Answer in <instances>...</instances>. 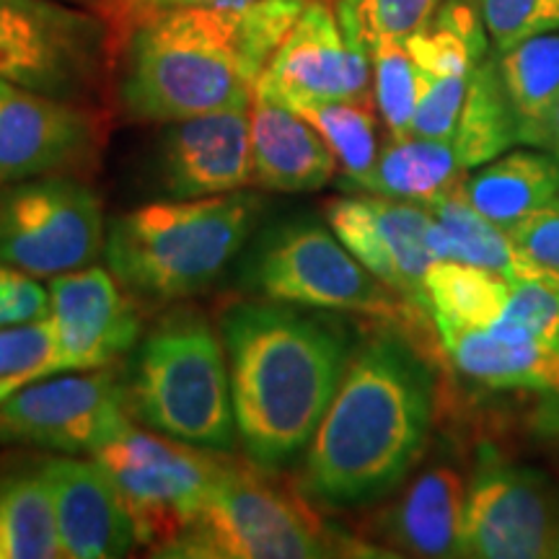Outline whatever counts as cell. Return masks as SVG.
<instances>
[{"label": "cell", "instance_id": "52a82bcc", "mask_svg": "<svg viewBox=\"0 0 559 559\" xmlns=\"http://www.w3.org/2000/svg\"><path fill=\"white\" fill-rule=\"evenodd\" d=\"M317 515L254 474L223 466L190 526L153 551L179 559H313L353 555Z\"/></svg>", "mask_w": 559, "mask_h": 559}, {"label": "cell", "instance_id": "4dcf8cb0", "mask_svg": "<svg viewBox=\"0 0 559 559\" xmlns=\"http://www.w3.org/2000/svg\"><path fill=\"white\" fill-rule=\"evenodd\" d=\"M492 332L508 337L559 342V272L536 264L528 275L510 280V300Z\"/></svg>", "mask_w": 559, "mask_h": 559}, {"label": "cell", "instance_id": "277c9868", "mask_svg": "<svg viewBox=\"0 0 559 559\" xmlns=\"http://www.w3.org/2000/svg\"><path fill=\"white\" fill-rule=\"evenodd\" d=\"M260 215V194L249 190L151 202L109 223L104 260L124 290L151 304L198 296L243 254Z\"/></svg>", "mask_w": 559, "mask_h": 559}, {"label": "cell", "instance_id": "7a4b0ae2", "mask_svg": "<svg viewBox=\"0 0 559 559\" xmlns=\"http://www.w3.org/2000/svg\"><path fill=\"white\" fill-rule=\"evenodd\" d=\"M243 453L283 472L309 451L358 349L353 326L277 300H241L221 317Z\"/></svg>", "mask_w": 559, "mask_h": 559}, {"label": "cell", "instance_id": "e0dca14e", "mask_svg": "<svg viewBox=\"0 0 559 559\" xmlns=\"http://www.w3.org/2000/svg\"><path fill=\"white\" fill-rule=\"evenodd\" d=\"M158 181L174 200L247 190L254 181L251 107L215 109L166 122L158 140Z\"/></svg>", "mask_w": 559, "mask_h": 559}, {"label": "cell", "instance_id": "e575fe53", "mask_svg": "<svg viewBox=\"0 0 559 559\" xmlns=\"http://www.w3.org/2000/svg\"><path fill=\"white\" fill-rule=\"evenodd\" d=\"M50 317V290L34 275L0 262V326L26 324Z\"/></svg>", "mask_w": 559, "mask_h": 559}, {"label": "cell", "instance_id": "603a6c76", "mask_svg": "<svg viewBox=\"0 0 559 559\" xmlns=\"http://www.w3.org/2000/svg\"><path fill=\"white\" fill-rule=\"evenodd\" d=\"M498 55L519 140L549 148L559 109V32L536 34Z\"/></svg>", "mask_w": 559, "mask_h": 559}, {"label": "cell", "instance_id": "ac0fdd59", "mask_svg": "<svg viewBox=\"0 0 559 559\" xmlns=\"http://www.w3.org/2000/svg\"><path fill=\"white\" fill-rule=\"evenodd\" d=\"M39 469L50 485L66 557L115 559L140 544L128 502L99 461L60 453Z\"/></svg>", "mask_w": 559, "mask_h": 559}, {"label": "cell", "instance_id": "4316f807", "mask_svg": "<svg viewBox=\"0 0 559 559\" xmlns=\"http://www.w3.org/2000/svg\"><path fill=\"white\" fill-rule=\"evenodd\" d=\"M58 513L45 474L19 469L0 477V559H60Z\"/></svg>", "mask_w": 559, "mask_h": 559}, {"label": "cell", "instance_id": "9a60e30c", "mask_svg": "<svg viewBox=\"0 0 559 559\" xmlns=\"http://www.w3.org/2000/svg\"><path fill=\"white\" fill-rule=\"evenodd\" d=\"M94 111L0 79V185L60 174L96 151Z\"/></svg>", "mask_w": 559, "mask_h": 559}, {"label": "cell", "instance_id": "484cf974", "mask_svg": "<svg viewBox=\"0 0 559 559\" xmlns=\"http://www.w3.org/2000/svg\"><path fill=\"white\" fill-rule=\"evenodd\" d=\"M451 143L464 171L487 164L521 143L519 124L502 83L500 55L487 52V58L474 68Z\"/></svg>", "mask_w": 559, "mask_h": 559}, {"label": "cell", "instance_id": "d4e9b609", "mask_svg": "<svg viewBox=\"0 0 559 559\" xmlns=\"http://www.w3.org/2000/svg\"><path fill=\"white\" fill-rule=\"evenodd\" d=\"M461 171L451 140L391 138L358 190L430 207L456 190Z\"/></svg>", "mask_w": 559, "mask_h": 559}, {"label": "cell", "instance_id": "cb8c5ba5", "mask_svg": "<svg viewBox=\"0 0 559 559\" xmlns=\"http://www.w3.org/2000/svg\"><path fill=\"white\" fill-rule=\"evenodd\" d=\"M430 210V249L436 260L464 262L474 267L500 272L508 280L528 275L536 267L523 260L510 241L508 230L487 221L472 202L464 198L461 185L456 190L432 202Z\"/></svg>", "mask_w": 559, "mask_h": 559}, {"label": "cell", "instance_id": "5bb4252c", "mask_svg": "<svg viewBox=\"0 0 559 559\" xmlns=\"http://www.w3.org/2000/svg\"><path fill=\"white\" fill-rule=\"evenodd\" d=\"M326 223L362 267L404 300L425 306V275L436 264L430 249V210L415 202L340 198L326 205Z\"/></svg>", "mask_w": 559, "mask_h": 559}, {"label": "cell", "instance_id": "6da1fadb", "mask_svg": "<svg viewBox=\"0 0 559 559\" xmlns=\"http://www.w3.org/2000/svg\"><path fill=\"white\" fill-rule=\"evenodd\" d=\"M436 415V373L396 330L362 340L306 451L300 492L324 510L373 506L423 456Z\"/></svg>", "mask_w": 559, "mask_h": 559}, {"label": "cell", "instance_id": "83f0119b", "mask_svg": "<svg viewBox=\"0 0 559 559\" xmlns=\"http://www.w3.org/2000/svg\"><path fill=\"white\" fill-rule=\"evenodd\" d=\"M508 300L510 280L500 272L438 260L425 275V304L436 324L489 330L502 319Z\"/></svg>", "mask_w": 559, "mask_h": 559}, {"label": "cell", "instance_id": "9c48e42d", "mask_svg": "<svg viewBox=\"0 0 559 559\" xmlns=\"http://www.w3.org/2000/svg\"><path fill=\"white\" fill-rule=\"evenodd\" d=\"M99 194L68 177L0 185V262L34 277L88 267L104 251Z\"/></svg>", "mask_w": 559, "mask_h": 559}, {"label": "cell", "instance_id": "2e32d148", "mask_svg": "<svg viewBox=\"0 0 559 559\" xmlns=\"http://www.w3.org/2000/svg\"><path fill=\"white\" fill-rule=\"evenodd\" d=\"M50 319L58 349L50 376L107 368L138 345L140 317L115 277L102 267H83L52 277Z\"/></svg>", "mask_w": 559, "mask_h": 559}, {"label": "cell", "instance_id": "f546056e", "mask_svg": "<svg viewBox=\"0 0 559 559\" xmlns=\"http://www.w3.org/2000/svg\"><path fill=\"white\" fill-rule=\"evenodd\" d=\"M368 52L376 79V104H379L383 122L394 140L409 138L419 94H423V79L407 50V41L376 37L368 39Z\"/></svg>", "mask_w": 559, "mask_h": 559}, {"label": "cell", "instance_id": "30bf717a", "mask_svg": "<svg viewBox=\"0 0 559 559\" xmlns=\"http://www.w3.org/2000/svg\"><path fill=\"white\" fill-rule=\"evenodd\" d=\"M96 459L128 502L138 542L160 549L179 536L210 498L221 464L194 445L128 428Z\"/></svg>", "mask_w": 559, "mask_h": 559}, {"label": "cell", "instance_id": "f35d334b", "mask_svg": "<svg viewBox=\"0 0 559 559\" xmlns=\"http://www.w3.org/2000/svg\"><path fill=\"white\" fill-rule=\"evenodd\" d=\"M549 148L555 151V158L559 160V109H557V115H555V124H551V143H549Z\"/></svg>", "mask_w": 559, "mask_h": 559}, {"label": "cell", "instance_id": "1f68e13d", "mask_svg": "<svg viewBox=\"0 0 559 559\" xmlns=\"http://www.w3.org/2000/svg\"><path fill=\"white\" fill-rule=\"evenodd\" d=\"M55 349L58 332L50 317L0 326V400L34 381L50 379Z\"/></svg>", "mask_w": 559, "mask_h": 559}, {"label": "cell", "instance_id": "8d00e7d4", "mask_svg": "<svg viewBox=\"0 0 559 559\" xmlns=\"http://www.w3.org/2000/svg\"><path fill=\"white\" fill-rule=\"evenodd\" d=\"M68 3H79L83 9L99 13L109 21L115 34H128L140 16V0H68Z\"/></svg>", "mask_w": 559, "mask_h": 559}, {"label": "cell", "instance_id": "74e56055", "mask_svg": "<svg viewBox=\"0 0 559 559\" xmlns=\"http://www.w3.org/2000/svg\"><path fill=\"white\" fill-rule=\"evenodd\" d=\"M243 3H254V0H140V16H145V13H153V11L185 9V5H243Z\"/></svg>", "mask_w": 559, "mask_h": 559}, {"label": "cell", "instance_id": "44dd1931", "mask_svg": "<svg viewBox=\"0 0 559 559\" xmlns=\"http://www.w3.org/2000/svg\"><path fill=\"white\" fill-rule=\"evenodd\" d=\"M466 485L451 466L425 469L383 515L386 539L415 557H459Z\"/></svg>", "mask_w": 559, "mask_h": 559}, {"label": "cell", "instance_id": "ba28073f", "mask_svg": "<svg viewBox=\"0 0 559 559\" xmlns=\"http://www.w3.org/2000/svg\"><path fill=\"white\" fill-rule=\"evenodd\" d=\"M115 29L60 0H0V79L75 104L107 81Z\"/></svg>", "mask_w": 559, "mask_h": 559}, {"label": "cell", "instance_id": "ffe728a7", "mask_svg": "<svg viewBox=\"0 0 559 559\" xmlns=\"http://www.w3.org/2000/svg\"><path fill=\"white\" fill-rule=\"evenodd\" d=\"M461 376L487 389H531L559 394V342L508 337L492 330L436 324Z\"/></svg>", "mask_w": 559, "mask_h": 559}, {"label": "cell", "instance_id": "8992f818", "mask_svg": "<svg viewBox=\"0 0 559 559\" xmlns=\"http://www.w3.org/2000/svg\"><path fill=\"white\" fill-rule=\"evenodd\" d=\"M239 288L300 309L394 317L391 288L362 267L332 228L311 218L275 221L243 249Z\"/></svg>", "mask_w": 559, "mask_h": 559}, {"label": "cell", "instance_id": "836d02e7", "mask_svg": "<svg viewBox=\"0 0 559 559\" xmlns=\"http://www.w3.org/2000/svg\"><path fill=\"white\" fill-rule=\"evenodd\" d=\"M368 39H407L436 16L445 0H347Z\"/></svg>", "mask_w": 559, "mask_h": 559}, {"label": "cell", "instance_id": "5b68a950", "mask_svg": "<svg viewBox=\"0 0 559 559\" xmlns=\"http://www.w3.org/2000/svg\"><path fill=\"white\" fill-rule=\"evenodd\" d=\"M132 417L200 451L239 445L226 347L198 311H174L138 342L130 358Z\"/></svg>", "mask_w": 559, "mask_h": 559}, {"label": "cell", "instance_id": "7c38bea8", "mask_svg": "<svg viewBox=\"0 0 559 559\" xmlns=\"http://www.w3.org/2000/svg\"><path fill=\"white\" fill-rule=\"evenodd\" d=\"M459 557L559 559V489L481 445L466 487Z\"/></svg>", "mask_w": 559, "mask_h": 559}, {"label": "cell", "instance_id": "d6986e66", "mask_svg": "<svg viewBox=\"0 0 559 559\" xmlns=\"http://www.w3.org/2000/svg\"><path fill=\"white\" fill-rule=\"evenodd\" d=\"M254 181L272 192H317L334 179L337 158L309 120L254 91L251 99Z\"/></svg>", "mask_w": 559, "mask_h": 559}, {"label": "cell", "instance_id": "7402d4cb", "mask_svg": "<svg viewBox=\"0 0 559 559\" xmlns=\"http://www.w3.org/2000/svg\"><path fill=\"white\" fill-rule=\"evenodd\" d=\"M464 198L487 221L510 228L536 210L559 202V160L539 153H510L461 185Z\"/></svg>", "mask_w": 559, "mask_h": 559}, {"label": "cell", "instance_id": "d590c367", "mask_svg": "<svg viewBox=\"0 0 559 559\" xmlns=\"http://www.w3.org/2000/svg\"><path fill=\"white\" fill-rule=\"evenodd\" d=\"M508 236L523 260L559 272V202L510 226Z\"/></svg>", "mask_w": 559, "mask_h": 559}, {"label": "cell", "instance_id": "8fae6325", "mask_svg": "<svg viewBox=\"0 0 559 559\" xmlns=\"http://www.w3.org/2000/svg\"><path fill=\"white\" fill-rule=\"evenodd\" d=\"M128 386L111 370L60 373L0 400V445L94 456L130 425Z\"/></svg>", "mask_w": 559, "mask_h": 559}, {"label": "cell", "instance_id": "d6a6232c", "mask_svg": "<svg viewBox=\"0 0 559 559\" xmlns=\"http://www.w3.org/2000/svg\"><path fill=\"white\" fill-rule=\"evenodd\" d=\"M495 52L544 32H559V0H477Z\"/></svg>", "mask_w": 559, "mask_h": 559}, {"label": "cell", "instance_id": "3957f363", "mask_svg": "<svg viewBox=\"0 0 559 559\" xmlns=\"http://www.w3.org/2000/svg\"><path fill=\"white\" fill-rule=\"evenodd\" d=\"M306 3L254 0L145 13L124 34L122 107L140 122L251 107L262 70Z\"/></svg>", "mask_w": 559, "mask_h": 559}, {"label": "cell", "instance_id": "4fadbf2b", "mask_svg": "<svg viewBox=\"0 0 559 559\" xmlns=\"http://www.w3.org/2000/svg\"><path fill=\"white\" fill-rule=\"evenodd\" d=\"M370 52L353 5L337 0H309L288 37L262 70L257 88L270 99L288 104L368 99Z\"/></svg>", "mask_w": 559, "mask_h": 559}, {"label": "cell", "instance_id": "f1b7e54d", "mask_svg": "<svg viewBox=\"0 0 559 559\" xmlns=\"http://www.w3.org/2000/svg\"><path fill=\"white\" fill-rule=\"evenodd\" d=\"M290 109H296L304 120H309L317 128L324 143L332 148L342 171H345L347 185L358 190L379 160L376 117L370 102H306Z\"/></svg>", "mask_w": 559, "mask_h": 559}]
</instances>
